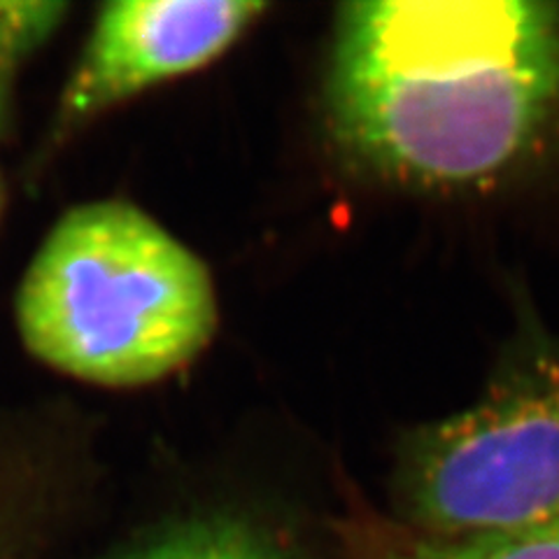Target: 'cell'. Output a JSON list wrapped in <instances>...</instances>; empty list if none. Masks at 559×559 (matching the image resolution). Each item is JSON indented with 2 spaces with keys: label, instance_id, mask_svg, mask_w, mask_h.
I'll return each instance as SVG.
<instances>
[{
  "label": "cell",
  "instance_id": "obj_5",
  "mask_svg": "<svg viewBox=\"0 0 559 559\" xmlns=\"http://www.w3.org/2000/svg\"><path fill=\"white\" fill-rule=\"evenodd\" d=\"M117 559H292V555L259 524L215 513L173 522Z\"/></svg>",
  "mask_w": 559,
  "mask_h": 559
},
{
  "label": "cell",
  "instance_id": "obj_3",
  "mask_svg": "<svg viewBox=\"0 0 559 559\" xmlns=\"http://www.w3.org/2000/svg\"><path fill=\"white\" fill-rule=\"evenodd\" d=\"M394 503L411 532L436 538L559 518V336L536 334L474 406L406 436Z\"/></svg>",
  "mask_w": 559,
  "mask_h": 559
},
{
  "label": "cell",
  "instance_id": "obj_2",
  "mask_svg": "<svg viewBox=\"0 0 559 559\" xmlns=\"http://www.w3.org/2000/svg\"><path fill=\"white\" fill-rule=\"evenodd\" d=\"M217 318L207 266L127 201L68 210L16 294L28 353L100 388H140L182 369L213 341Z\"/></svg>",
  "mask_w": 559,
  "mask_h": 559
},
{
  "label": "cell",
  "instance_id": "obj_8",
  "mask_svg": "<svg viewBox=\"0 0 559 559\" xmlns=\"http://www.w3.org/2000/svg\"><path fill=\"white\" fill-rule=\"evenodd\" d=\"M5 497L0 495V559H20V534H16L14 520L8 513Z\"/></svg>",
  "mask_w": 559,
  "mask_h": 559
},
{
  "label": "cell",
  "instance_id": "obj_10",
  "mask_svg": "<svg viewBox=\"0 0 559 559\" xmlns=\"http://www.w3.org/2000/svg\"><path fill=\"white\" fill-rule=\"evenodd\" d=\"M0 207H3V187H0Z\"/></svg>",
  "mask_w": 559,
  "mask_h": 559
},
{
  "label": "cell",
  "instance_id": "obj_6",
  "mask_svg": "<svg viewBox=\"0 0 559 559\" xmlns=\"http://www.w3.org/2000/svg\"><path fill=\"white\" fill-rule=\"evenodd\" d=\"M355 559H559V518L515 532L466 538L396 534L373 540Z\"/></svg>",
  "mask_w": 559,
  "mask_h": 559
},
{
  "label": "cell",
  "instance_id": "obj_7",
  "mask_svg": "<svg viewBox=\"0 0 559 559\" xmlns=\"http://www.w3.org/2000/svg\"><path fill=\"white\" fill-rule=\"evenodd\" d=\"M59 0H0V66L16 70L63 24Z\"/></svg>",
  "mask_w": 559,
  "mask_h": 559
},
{
  "label": "cell",
  "instance_id": "obj_9",
  "mask_svg": "<svg viewBox=\"0 0 559 559\" xmlns=\"http://www.w3.org/2000/svg\"><path fill=\"white\" fill-rule=\"evenodd\" d=\"M16 70L0 66V131H5L12 110V80Z\"/></svg>",
  "mask_w": 559,
  "mask_h": 559
},
{
  "label": "cell",
  "instance_id": "obj_4",
  "mask_svg": "<svg viewBox=\"0 0 559 559\" xmlns=\"http://www.w3.org/2000/svg\"><path fill=\"white\" fill-rule=\"evenodd\" d=\"M254 0H117L105 5L70 75L57 131L66 133L121 100L213 63L248 31Z\"/></svg>",
  "mask_w": 559,
  "mask_h": 559
},
{
  "label": "cell",
  "instance_id": "obj_1",
  "mask_svg": "<svg viewBox=\"0 0 559 559\" xmlns=\"http://www.w3.org/2000/svg\"><path fill=\"white\" fill-rule=\"evenodd\" d=\"M324 98L338 147L384 180L425 189L497 180L559 127V5H341Z\"/></svg>",
  "mask_w": 559,
  "mask_h": 559
}]
</instances>
